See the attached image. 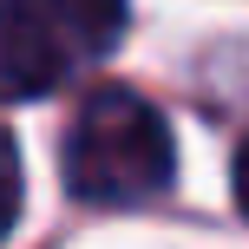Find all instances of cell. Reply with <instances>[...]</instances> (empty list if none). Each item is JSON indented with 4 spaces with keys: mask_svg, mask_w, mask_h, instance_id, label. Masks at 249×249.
I'll return each mask as SVG.
<instances>
[{
    "mask_svg": "<svg viewBox=\"0 0 249 249\" xmlns=\"http://www.w3.org/2000/svg\"><path fill=\"white\" fill-rule=\"evenodd\" d=\"M79 72L33 0H0V99H46Z\"/></svg>",
    "mask_w": 249,
    "mask_h": 249,
    "instance_id": "obj_2",
    "label": "cell"
},
{
    "mask_svg": "<svg viewBox=\"0 0 249 249\" xmlns=\"http://www.w3.org/2000/svg\"><path fill=\"white\" fill-rule=\"evenodd\" d=\"M20 203H26V171H20V144L13 131L0 124V236L20 223Z\"/></svg>",
    "mask_w": 249,
    "mask_h": 249,
    "instance_id": "obj_4",
    "label": "cell"
},
{
    "mask_svg": "<svg viewBox=\"0 0 249 249\" xmlns=\"http://www.w3.org/2000/svg\"><path fill=\"white\" fill-rule=\"evenodd\" d=\"M66 190L99 210H138V203L164 197L177 177V144L164 112L131 86H92V99L66 124L59 151Z\"/></svg>",
    "mask_w": 249,
    "mask_h": 249,
    "instance_id": "obj_1",
    "label": "cell"
},
{
    "mask_svg": "<svg viewBox=\"0 0 249 249\" xmlns=\"http://www.w3.org/2000/svg\"><path fill=\"white\" fill-rule=\"evenodd\" d=\"M33 7L46 13V26L59 33V46L79 66L105 59L118 46V33H124V0H33Z\"/></svg>",
    "mask_w": 249,
    "mask_h": 249,
    "instance_id": "obj_3",
    "label": "cell"
},
{
    "mask_svg": "<svg viewBox=\"0 0 249 249\" xmlns=\"http://www.w3.org/2000/svg\"><path fill=\"white\" fill-rule=\"evenodd\" d=\"M230 184H236V210L249 216V144L236 151V171H230Z\"/></svg>",
    "mask_w": 249,
    "mask_h": 249,
    "instance_id": "obj_5",
    "label": "cell"
}]
</instances>
